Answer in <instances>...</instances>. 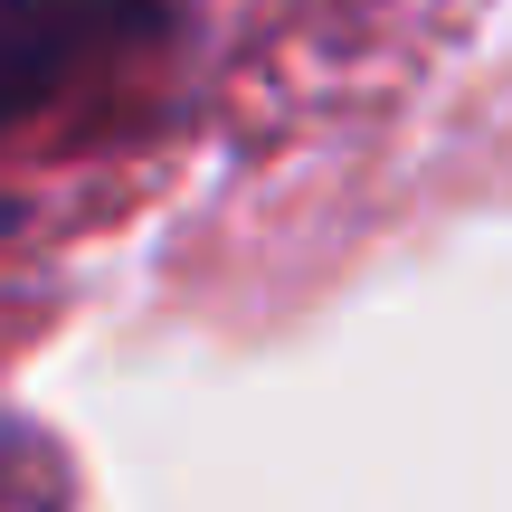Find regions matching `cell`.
Listing matches in <instances>:
<instances>
[{
	"instance_id": "1",
	"label": "cell",
	"mask_w": 512,
	"mask_h": 512,
	"mask_svg": "<svg viewBox=\"0 0 512 512\" xmlns=\"http://www.w3.org/2000/svg\"><path fill=\"white\" fill-rule=\"evenodd\" d=\"M105 19L114 0H0V114L48 95Z\"/></svg>"
}]
</instances>
